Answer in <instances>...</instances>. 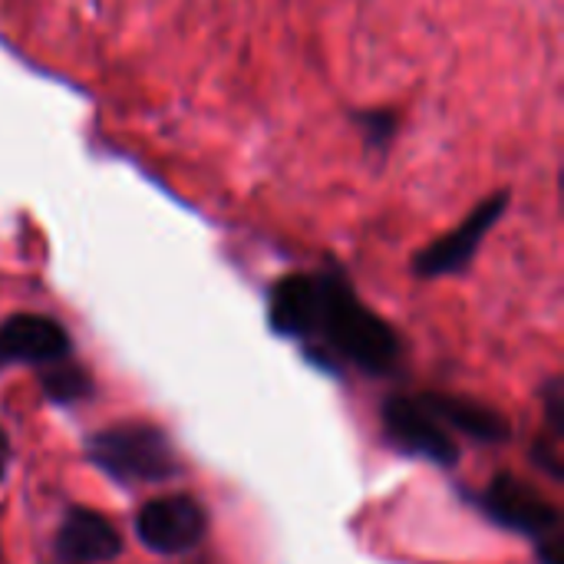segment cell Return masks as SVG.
I'll list each match as a JSON object with an SVG mask.
<instances>
[{"label": "cell", "instance_id": "cell-7", "mask_svg": "<svg viewBox=\"0 0 564 564\" xmlns=\"http://www.w3.org/2000/svg\"><path fill=\"white\" fill-rule=\"evenodd\" d=\"M486 506L502 525H512L529 535H549L558 529V512L516 476H499L486 496Z\"/></svg>", "mask_w": 564, "mask_h": 564}, {"label": "cell", "instance_id": "cell-11", "mask_svg": "<svg viewBox=\"0 0 564 564\" xmlns=\"http://www.w3.org/2000/svg\"><path fill=\"white\" fill-rule=\"evenodd\" d=\"M43 390L56 403H73V400H83L93 390V383H89V377L79 367L59 364V367H53V370L43 373Z\"/></svg>", "mask_w": 564, "mask_h": 564}, {"label": "cell", "instance_id": "cell-1", "mask_svg": "<svg viewBox=\"0 0 564 564\" xmlns=\"http://www.w3.org/2000/svg\"><path fill=\"white\" fill-rule=\"evenodd\" d=\"M317 304L307 337H321L334 354L357 364L367 373H387L400 357V340L387 321L357 301L340 274H314Z\"/></svg>", "mask_w": 564, "mask_h": 564}, {"label": "cell", "instance_id": "cell-9", "mask_svg": "<svg viewBox=\"0 0 564 564\" xmlns=\"http://www.w3.org/2000/svg\"><path fill=\"white\" fill-rule=\"evenodd\" d=\"M119 549V532L89 509H73L59 529V552L73 562H109Z\"/></svg>", "mask_w": 564, "mask_h": 564}, {"label": "cell", "instance_id": "cell-10", "mask_svg": "<svg viewBox=\"0 0 564 564\" xmlns=\"http://www.w3.org/2000/svg\"><path fill=\"white\" fill-rule=\"evenodd\" d=\"M317 304V278L291 274L271 294V327L284 337H307L314 324Z\"/></svg>", "mask_w": 564, "mask_h": 564}, {"label": "cell", "instance_id": "cell-8", "mask_svg": "<svg viewBox=\"0 0 564 564\" xmlns=\"http://www.w3.org/2000/svg\"><path fill=\"white\" fill-rule=\"evenodd\" d=\"M420 403L430 416L463 430L466 436H473L479 443H502L512 433V426L502 413H496L492 406H482L476 400H466V397L426 393V397H420Z\"/></svg>", "mask_w": 564, "mask_h": 564}, {"label": "cell", "instance_id": "cell-5", "mask_svg": "<svg viewBox=\"0 0 564 564\" xmlns=\"http://www.w3.org/2000/svg\"><path fill=\"white\" fill-rule=\"evenodd\" d=\"M383 423H387L390 436H393L403 449H410V453H416V456H423V459H430V463L453 466L456 456H459L456 443L446 436V430L440 426V420L430 416V413L423 410L420 400L390 397V400L383 403Z\"/></svg>", "mask_w": 564, "mask_h": 564}, {"label": "cell", "instance_id": "cell-3", "mask_svg": "<svg viewBox=\"0 0 564 564\" xmlns=\"http://www.w3.org/2000/svg\"><path fill=\"white\" fill-rule=\"evenodd\" d=\"M506 208H509V192H496L486 202H479L459 228H453L446 238H440L436 245H430L416 254V261H413L416 274L443 278V274L463 271L473 261V254L479 251V245L486 241V235L496 228V221L506 215Z\"/></svg>", "mask_w": 564, "mask_h": 564}, {"label": "cell", "instance_id": "cell-6", "mask_svg": "<svg viewBox=\"0 0 564 564\" xmlns=\"http://www.w3.org/2000/svg\"><path fill=\"white\" fill-rule=\"evenodd\" d=\"M69 354L66 330L40 314H17L0 324V360L20 364H56Z\"/></svg>", "mask_w": 564, "mask_h": 564}, {"label": "cell", "instance_id": "cell-12", "mask_svg": "<svg viewBox=\"0 0 564 564\" xmlns=\"http://www.w3.org/2000/svg\"><path fill=\"white\" fill-rule=\"evenodd\" d=\"M357 119H360V126H364V132H367V139L373 145L397 135V112H390V109H373V112L357 116Z\"/></svg>", "mask_w": 564, "mask_h": 564}, {"label": "cell", "instance_id": "cell-2", "mask_svg": "<svg viewBox=\"0 0 564 564\" xmlns=\"http://www.w3.org/2000/svg\"><path fill=\"white\" fill-rule=\"evenodd\" d=\"M89 459L126 482H155L175 473V456L169 440L145 423H122L102 430L89 440Z\"/></svg>", "mask_w": 564, "mask_h": 564}, {"label": "cell", "instance_id": "cell-15", "mask_svg": "<svg viewBox=\"0 0 564 564\" xmlns=\"http://www.w3.org/2000/svg\"><path fill=\"white\" fill-rule=\"evenodd\" d=\"M3 466H7V440L0 433V476H3Z\"/></svg>", "mask_w": 564, "mask_h": 564}, {"label": "cell", "instance_id": "cell-4", "mask_svg": "<svg viewBox=\"0 0 564 564\" xmlns=\"http://www.w3.org/2000/svg\"><path fill=\"white\" fill-rule=\"evenodd\" d=\"M135 532L152 552H162V555L188 552L205 535V512L198 502H192L185 496L155 499V502L142 506V512L135 519Z\"/></svg>", "mask_w": 564, "mask_h": 564}, {"label": "cell", "instance_id": "cell-14", "mask_svg": "<svg viewBox=\"0 0 564 564\" xmlns=\"http://www.w3.org/2000/svg\"><path fill=\"white\" fill-rule=\"evenodd\" d=\"M558 549H562V539H549V542H542V549H539L542 562H545V564H562V555H558Z\"/></svg>", "mask_w": 564, "mask_h": 564}, {"label": "cell", "instance_id": "cell-16", "mask_svg": "<svg viewBox=\"0 0 564 564\" xmlns=\"http://www.w3.org/2000/svg\"><path fill=\"white\" fill-rule=\"evenodd\" d=\"M0 367H3V360H0Z\"/></svg>", "mask_w": 564, "mask_h": 564}, {"label": "cell", "instance_id": "cell-13", "mask_svg": "<svg viewBox=\"0 0 564 564\" xmlns=\"http://www.w3.org/2000/svg\"><path fill=\"white\" fill-rule=\"evenodd\" d=\"M545 410H549V420L555 426V433L562 436L564 433V390L562 380H552L549 390H545Z\"/></svg>", "mask_w": 564, "mask_h": 564}]
</instances>
